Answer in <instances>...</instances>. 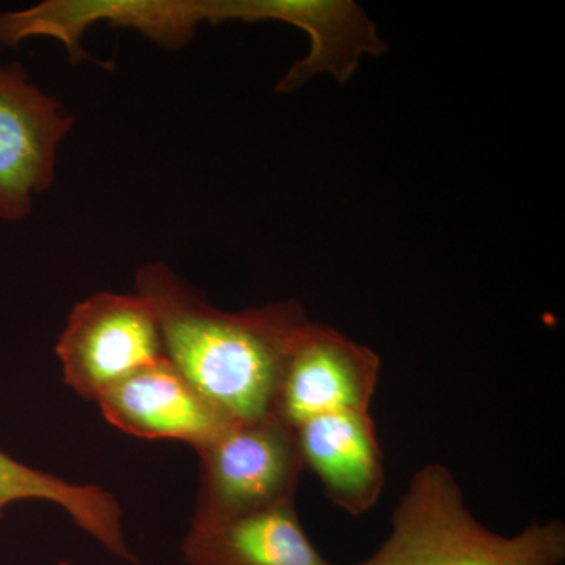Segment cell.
Here are the masks:
<instances>
[{"mask_svg":"<svg viewBox=\"0 0 565 565\" xmlns=\"http://www.w3.org/2000/svg\"><path fill=\"white\" fill-rule=\"evenodd\" d=\"M136 292L151 305L169 362L230 423L275 416L297 334L310 321L296 300L247 310L212 307L169 264H145Z\"/></svg>","mask_w":565,"mask_h":565,"instance_id":"1","label":"cell"},{"mask_svg":"<svg viewBox=\"0 0 565 565\" xmlns=\"http://www.w3.org/2000/svg\"><path fill=\"white\" fill-rule=\"evenodd\" d=\"M565 526L533 522L515 535L493 533L465 504L444 465L416 471L394 505L384 544L355 565H564Z\"/></svg>","mask_w":565,"mask_h":565,"instance_id":"2","label":"cell"},{"mask_svg":"<svg viewBox=\"0 0 565 565\" xmlns=\"http://www.w3.org/2000/svg\"><path fill=\"white\" fill-rule=\"evenodd\" d=\"M193 523L221 522L296 503L303 473L296 430L277 416L232 423L200 448Z\"/></svg>","mask_w":565,"mask_h":565,"instance_id":"3","label":"cell"},{"mask_svg":"<svg viewBox=\"0 0 565 565\" xmlns=\"http://www.w3.org/2000/svg\"><path fill=\"white\" fill-rule=\"evenodd\" d=\"M55 353L65 384L88 401L167 359L158 318L137 292H98L82 300L71 310Z\"/></svg>","mask_w":565,"mask_h":565,"instance_id":"4","label":"cell"},{"mask_svg":"<svg viewBox=\"0 0 565 565\" xmlns=\"http://www.w3.org/2000/svg\"><path fill=\"white\" fill-rule=\"evenodd\" d=\"M74 117L20 62H0V221L21 222L55 181Z\"/></svg>","mask_w":565,"mask_h":565,"instance_id":"5","label":"cell"},{"mask_svg":"<svg viewBox=\"0 0 565 565\" xmlns=\"http://www.w3.org/2000/svg\"><path fill=\"white\" fill-rule=\"evenodd\" d=\"M203 14L207 24L285 22L310 36L307 57L294 63L278 82L282 95L299 90L319 74L345 84L364 55L386 50L374 22L351 0H203Z\"/></svg>","mask_w":565,"mask_h":565,"instance_id":"6","label":"cell"},{"mask_svg":"<svg viewBox=\"0 0 565 565\" xmlns=\"http://www.w3.org/2000/svg\"><path fill=\"white\" fill-rule=\"evenodd\" d=\"M126 29L167 50L184 46L204 24L202 0H46L28 9L0 11V46L31 39H54L71 62L87 57L88 29Z\"/></svg>","mask_w":565,"mask_h":565,"instance_id":"7","label":"cell"},{"mask_svg":"<svg viewBox=\"0 0 565 565\" xmlns=\"http://www.w3.org/2000/svg\"><path fill=\"white\" fill-rule=\"evenodd\" d=\"M381 366L373 349L327 323L308 321L286 360L275 416L296 429L316 416L370 412Z\"/></svg>","mask_w":565,"mask_h":565,"instance_id":"8","label":"cell"},{"mask_svg":"<svg viewBox=\"0 0 565 565\" xmlns=\"http://www.w3.org/2000/svg\"><path fill=\"white\" fill-rule=\"evenodd\" d=\"M96 403L104 418L122 433L148 440L184 441L195 449L232 424L169 359L111 385Z\"/></svg>","mask_w":565,"mask_h":565,"instance_id":"9","label":"cell"},{"mask_svg":"<svg viewBox=\"0 0 565 565\" xmlns=\"http://www.w3.org/2000/svg\"><path fill=\"white\" fill-rule=\"evenodd\" d=\"M294 430L303 470L337 508L353 516L374 509L385 490V463L370 412L316 416Z\"/></svg>","mask_w":565,"mask_h":565,"instance_id":"10","label":"cell"},{"mask_svg":"<svg viewBox=\"0 0 565 565\" xmlns=\"http://www.w3.org/2000/svg\"><path fill=\"white\" fill-rule=\"evenodd\" d=\"M182 555L191 565H334L305 533L296 503L221 522H192Z\"/></svg>","mask_w":565,"mask_h":565,"instance_id":"11","label":"cell"},{"mask_svg":"<svg viewBox=\"0 0 565 565\" xmlns=\"http://www.w3.org/2000/svg\"><path fill=\"white\" fill-rule=\"evenodd\" d=\"M24 500L61 505L74 523L111 555L136 563L122 533L121 508L98 486H79L35 470L0 451V519L3 508Z\"/></svg>","mask_w":565,"mask_h":565,"instance_id":"12","label":"cell"},{"mask_svg":"<svg viewBox=\"0 0 565 565\" xmlns=\"http://www.w3.org/2000/svg\"><path fill=\"white\" fill-rule=\"evenodd\" d=\"M62 565H68V564H62Z\"/></svg>","mask_w":565,"mask_h":565,"instance_id":"13","label":"cell"}]
</instances>
